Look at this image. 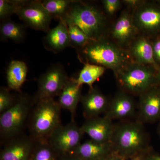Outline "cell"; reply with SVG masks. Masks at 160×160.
Segmentation results:
<instances>
[{
	"label": "cell",
	"instance_id": "6da1fadb",
	"mask_svg": "<svg viewBox=\"0 0 160 160\" xmlns=\"http://www.w3.org/2000/svg\"><path fill=\"white\" fill-rule=\"evenodd\" d=\"M77 52L78 58L82 62L111 69L115 75L133 62L128 50L106 38L90 41Z\"/></svg>",
	"mask_w": 160,
	"mask_h": 160
},
{
	"label": "cell",
	"instance_id": "7a4b0ae2",
	"mask_svg": "<svg viewBox=\"0 0 160 160\" xmlns=\"http://www.w3.org/2000/svg\"><path fill=\"white\" fill-rule=\"evenodd\" d=\"M110 142L115 152L126 160L151 147L150 137L144 124L136 119L115 124Z\"/></svg>",
	"mask_w": 160,
	"mask_h": 160
},
{
	"label": "cell",
	"instance_id": "3957f363",
	"mask_svg": "<svg viewBox=\"0 0 160 160\" xmlns=\"http://www.w3.org/2000/svg\"><path fill=\"white\" fill-rule=\"evenodd\" d=\"M61 19L67 26H77L91 41L106 38L107 19L102 11L94 5L73 1L67 13Z\"/></svg>",
	"mask_w": 160,
	"mask_h": 160
},
{
	"label": "cell",
	"instance_id": "277c9868",
	"mask_svg": "<svg viewBox=\"0 0 160 160\" xmlns=\"http://www.w3.org/2000/svg\"><path fill=\"white\" fill-rule=\"evenodd\" d=\"M62 109L54 98L35 102L27 122L29 136L35 142L48 139L53 130L62 124Z\"/></svg>",
	"mask_w": 160,
	"mask_h": 160
},
{
	"label": "cell",
	"instance_id": "5b68a950",
	"mask_svg": "<svg viewBox=\"0 0 160 160\" xmlns=\"http://www.w3.org/2000/svg\"><path fill=\"white\" fill-rule=\"evenodd\" d=\"M158 72L151 66L133 62L115 76L120 90L131 96L139 97L159 85Z\"/></svg>",
	"mask_w": 160,
	"mask_h": 160
},
{
	"label": "cell",
	"instance_id": "8992f818",
	"mask_svg": "<svg viewBox=\"0 0 160 160\" xmlns=\"http://www.w3.org/2000/svg\"><path fill=\"white\" fill-rule=\"evenodd\" d=\"M34 104L33 98L27 95H21L11 108L1 114V145L8 140L23 134Z\"/></svg>",
	"mask_w": 160,
	"mask_h": 160
},
{
	"label": "cell",
	"instance_id": "52a82bcc",
	"mask_svg": "<svg viewBox=\"0 0 160 160\" xmlns=\"http://www.w3.org/2000/svg\"><path fill=\"white\" fill-rule=\"evenodd\" d=\"M69 78L60 63L50 66L38 80V89L33 98L34 103L58 96Z\"/></svg>",
	"mask_w": 160,
	"mask_h": 160
},
{
	"label": "cell",
	"instance_id": "ba28073f",
	"mask_svg": "<svg viewBox=\"0 0 160 160\" xmlns=\"http://www.w3.org/2000/svg\"><path fill=\"white\" fill-rule=\"evenodd\" d=\"M17 15L26 26L48 32L52 18L41 1H16Z\"/></svg>",
	"mask_w": 160,
	"mask_h": 160
},
{
	"label": "cell",
	"instance_id": "9c48e42d",
	"mask_svg": "<svg viewBox=\"0 0 160 160\" xmlns=\"http://www.w3.org/2000/svg\"><path fill=\"white\" fill-rule=\"evenodd\" d=\"M85 134L81 127L71 121L65 126L60 125L48 138L50 146L59 155L71 153L81 144Z\"/></svg>",
	"mask_w": 160,
	"mask_h": 160
},
{
	"label": "cell",
	"instance_id": "30bf717a",
	"mask_svg": "<svg viewBox=\"0 0 160 160\" xmlns=\"http://www.w3.org/2000/svg\"><path fill=\"white\" fill-rule=\"evenodd\" d=\"M136 119L143 124L160 120V86H155L140 95Z\"/></svg>",
	"mask_w": 160,
	"mask_h": 160
},
{
	"label": "cell",
	"instance_id": "8fae6325",
	"mask_svg": "<svg viewBox=\"0 0 160 160\" xmlns=\"http://www.w3.org/2000/svg\"><path fill=\"white\" fill-rule=\"evenodd\" d=\"M137 105L131 95L120 90L110 100L109 108L104 116L113 121L136 119Z\"/></svg>",
	"mask_w": 160,
	"mask_h": 160
},
{
	"label": "cell",
	"instance_id": "7c38bea8",
	"mask_svg": "<svg viewBox=\"0 0 160 160\" xmlns=\"http://www.w3.org/2000/svg\"><path fill=\"white\" fill-rule=\"evenodd\" d=\"M35 143L29 136L24 133L3 143L1 160H29Z\"/></svg>",
	"mask_w": 160,
	"mask_h": 160
},
{
	"label": "cell",
	"instance_id": "4fadbf2b",
	"mask_svg": "<svg viewBox=\"0 0 160 160\" xmlns=\"http://www.w3.org/2000/svg\"><path fill=\"white\" fill-rule=\"evenodd\" d=\"M133 11L128 8L124 10L111 29L112 38L114 42L123 48L129 46L138 33L133 21Z\"/></svg>",
	"mask_w": 160,
	"mask_h": 160
},
{
	"label": "cell",
	"instance_id": "5bb4252c",
	"mask_svg": "<svg viewBox=\"0 0 160 160\" xmlns=\"http://www.w3.org/2000/svg\"><path fill=\"white\" fill-rule=\"evenodd\" d=\"M133 18L138 32L149 34L160 29V8L154 5L145 2L133 11Z\"/></svg>",
	"mask_w": 160,
	"mask_h": 160
},
{
	"label": "cell",
	"instance_id": "9a60e30c",
	"mask_svg": "<svg viewBox=\"0 0 160 160\" xmlns=\"http://www.w3.org/2000/svg\"><path fill=\"white\" fill-rule=\"evenodd\" d=\"M115 124L106 117H96L86 119L81 126L84 134L98 142H110Z\"/></svg>",
	"mask_w": 160,
	"mask_h": 160
},
{
	"label": "cell",
	"instance_id": "2e32d148",
	"mask_svg": "<svg viewBox=\"0 0 160 160\" xmlns=\"http://www.w3.org/2000/svg\"><path fill=\"white\" fill-rule=\"evenodd\" d=\"M110 100L97 88L93 87L88 93L82 96L83 114L86 119L105 114L109 108Z\"/></svg>",
	"mask_w": 160,
	"mask_h": 160
},
{
	"label": "cell",
	"instance_id": "e0dca14e",
	"mask_svg": "<svg viewBox=\"0 0 160 160\" xmlns=\"http://www.w3.org/2000/svg\"><path fill=\"white\" fill-rule=\"evenodd\" d=\"M128 49L134 62L151 66L158 71L160 68L153 56L152 45L145 36L136 37Z\"/></svg>",
	"mask_w": 160,
	"mask_h": 160
},
{
	"label": "cell",
	"instance_id": "ac0fdd59",
	"mask_svg": "<svg viewBox=\"0 0 160 160\" xmlns=\"http://www.w3.org/2000/svg\"><path fill=\"white\" fill-rule=\"evenodd\" d=\"M82 86L78 84L74 78H69L58 96L59 105L62 109L69 112L72 121H75L78 105L82 97Z\"/></svg>",
	"mask_w": 160,
	"mask_h": 160
},
{
	"label": "cell",
	"instance_id": "d6986e66",
	"mask_svg": "<svg viewBox=\"0 0 160 160\" xmlns=\"http://www.w3.org/2000/svg\"><path fill=\"white\" fill-rule=\"evenodd\" d=\"M47 33L43 43L47 50L57 53L70 46L68 26L63 20L60 19L57 26Z\"/></svg>",
	"mask_w": 160,
	"mask_h": 160
},
{
	"label": "cell",
	"instance_id": "ffe728a7",
	"mask_svg": "<svg viewBox=\"0 0 160 160\" xmlns=\"http://www.w3.org/2000/svg\"><path fill=\"white\" fill-rule=\"evenodd\" d=\"M113 152L110 142H98L90 139L81 143L71 153L82 160H98Z\"/></svg>",
	"mask_w": 160,
	"mask_h": 160
},
{
	"label": "cell",
	"instance_id": "44dd1931",
	"mask_svg": "<svg viewBox=\"0 0 160 160\" xmlns=\"http://www.w3.org/2000/svg\"><path fill=\"white\" fill-rule=\"evenodd\" d=\"M28 68L24 62L12 60L10 62L6 72L9 89L20 91L26 81Z\"/></svg>",
	"mask_w": 160,
	"mask_h": 160
},
{
	"label": "cell",
	"instance_id": "7402d4cb",
	"mask_svg": "<svg viewBox=\"0 0 160 160\" xmlns=\"http://www.w3.org/2000/svg\"><path fill=\"white\" fill-rule=\"evenodd\" d=\"M106 69L103 66L85 63L76 81L79 85L86 84L91 89L93 87V83L104 74Z\"/></svg>",
	"mask_w": 160,
	"mask_h": 160
},
{
	"label": "cell",
	"instance_id": "603a6c76",
	"mask_svg": "<svg viewBox=\"0 0 160 160\" xmlns=\"http://www.w3.org/2000/svg\"><path fill=\"white\" fill-rule=\"evenodd\" d=\"M0 33L2 39L11 40L16 42H20L25 38L26 30L23 25L6 20L1 23Z\"/></svg>",
	"mask_w": 160,
	"mask_h": 160
},
{
	"label": "cell",
	"instance_id": "cb8c5ba5",
	"mask_svg": "<svg viewBox=\"0 0 160 160\" xmlns=\"http://www.w3.org/2000/svg\"><path fill=\"white\" fill-rule=\"evenodd\" d=\"M59 158L48 140H45L35 142L29 160H59Z\"/></svg>",
	"mask_w": 160,
	"mask_h": 160
},
{
	"label": "cell",
	"instance_id": "d4e9b609",
	"mask_svg": "<svg viewBox=\"0 0 160 160\" xmlns=\"http://www.w3.org/2000/svg\"><path fill=\"white\" fill-rule=\"evenodd\" d=\"M73 1L46 0L42 2L44 7L52 18L62 19L69 10Z\"/></svg>",
	"mask_w": 160,
	"mask_h": 160
},
{
	"label": "cell",
	"instance_id": "484cf974",
	"mask_svg": "<svg viewBox=\"0 0 160 160\" xmlns=\"http://www.w3.org/2000/svg\"><path fill=\"white\" fill-rule=\"evenodd\" d=\"M70 46L78 49H81L90 42L89 38L81 29L75 25H68Z\"/></svg>",
	"mask_w": 160,
	"mask_h": 160
},
{
	"label": "cell",
	"instance_id": "4316f807",
	"mask_svg": "<svg viewBox=\"0 0 160 160\" xmlns=\"http://www.w3.org/2000/svg\"><path fill=\"white\" fill-rule=\"evenodd\" d=\"M17 98H14L9 89L2 87L0 89V113L9 109L14 105Z\"/></svg>",
	"mask_w": 160,
	"mask_h": 160
},
{
	"label": "cell",
	"instance_id": "83f0119b",
	"mask_svg": "<svg viewBox=\"0 0 160 160\" xmlns=\"http://www.w3.org/2000/svg\"><path fill=\"white\" fill-rule=\"evenodd\" d=\"M16 1L1 0L0 1V18L6 20L12 14L16 13Z\"/></svg>",
	"mask_w": 160,
	"mask_h": 160
},
{
	"label": "cell",
	"instance_id": "f1b7e54d",
	"mask_svg": "<svg viewBox=\"0 0 160 160\" xmlns=\"http://www.w3.org/2000/svg\"><path fill=\"white\" fill-rule=\"evenodd\" d=\"M102 3L106 14L113 16L121 8L122 2L119 0H103Z\"/></svg>",
	"mask_w": 160,
	"mask_h": 160
},
{
	"label": "cell",
	"instance_id": "f546056e",
	"mask_svg": "<svg viewBox=\"0 0 160 160\" xmlns=\"http://www.w3.org/2000/svg\"><path fill=\"white\" fill-rule=\"evenodd\" d=\"M122 3L127 6V8L134 10L146 2L141 0H124L122 1Z\"/></svg>",
	"mask_w": 160,
	"mask_h": 160
},
{
	"label": "cell",
	"instance_id": "4dcf8cb0",
	"mask_svg": "<svg viewBox=\"0 0 160 160\" xmlns=\"http://www.w3.org/2000/svg\"><path fill=\"white\" fill-rule=\"evenodd\" d=\"M152 45L154 59L158 65L160 63V38L155 40Z\"/></svg>",
	"mask_w": 160,
	"mask_h": 160
},
{
	"label": "cell",
	"instance_id": "1f68e13d",
	"mask_svg": "<svg viewBox=\"0 0 160 160\" xmlns=\"http://www.w3.org/2000/svg\"><path fill=\"white\" fill-rule=\"evenodd\" d=\"M152 150V148L151 147L149 149H146L145 151L142 152L135 156L134 157L130 159V160H146L147 156Z\"/></svg>",
	"mask_w": 160,
	"mask_h": 160
},
{
	"label": "cell",
	"instance_id": "d6a6232c",
	"mask_svg": "<svg viewBox=\"0 0 160 160\" xmlns=\"http://www.w3.org/2000/svg\"><path fill=\"white\" fill-rule=\"evenodd\" d=\"M59 160H82L72 153H66L60 156Z\"/></svg>",
	"mask_w": 160,
	"mask_h": 160
},
{
	"label": "cell",
	"instance_id": "836d02e7",
	"mask_svg": "<svg viewBox=\"0 0 160 160\" xmlns=\"http://www.w3.org/2000/svg\"><path fill=\"white\" fill-rule=\"evenodd\" d=\"M120 157L115 152H113L98 160H118Z\"/></svg>",
	"mask_w": 160,
	"mask_h": 160
},
{
	"label": "cell",
	"instance_id": "e575fe53",
	"mask_svg": "<svg viewBox=\"0 0 160 160\" xmlns=\"http://www.w3.org/2000/svg\"><path fill=\"white\" fill-rule=\"evenodd\" d=\"M146 160H160V156L154 153L152 149L148 154Z\"/></svg>",
	"mask_w": 160,
	"mask_h": 160
},
{
	"label": "cell",
	"instance_id": "d590c367",
	"mask_svg": "<svg viewBox=\"0 0 160 160\" xmlns=\"http://www.w3.org/2000/svg\"><path fill=\"white\" fill-rule=\"evenodd\" d=\"M158 81L159 85L160 86V69L158 72Z\"/></svg>",
	"mask_w": 160,
	"mask_h": 160
},
{
	"label": "cell",
	"instance_id": "8d00e7d4",
	"mask_svg": "<svg viewBox=\"0 0 160 160\" xmlns=\"http://www.w3.org/2000/svg\"><path fill=\"white\" fill-rule=\"evenodd\" d=\"M158 135L159 136V137L160 138V120L159 121V124L158 125Z\"/></svg>",
	"mask_w": 160,
	"mask_h": 160
},
{
	"label": "cell",
	"instance_id": "74e56055",
	"mask_svg": "<svg viewBox=\"0 0 160 160\" xmlns=\"http://www.w3.org/2000/svg\"><path fill=\"white\" fill-rule=\"evenodd\" d=\"M118 160H126L125 159L123 158L120 157L119 158Z\"/></svg>",
	"mask_w": 160,
	"mask_h": 160
}]
</instances>
